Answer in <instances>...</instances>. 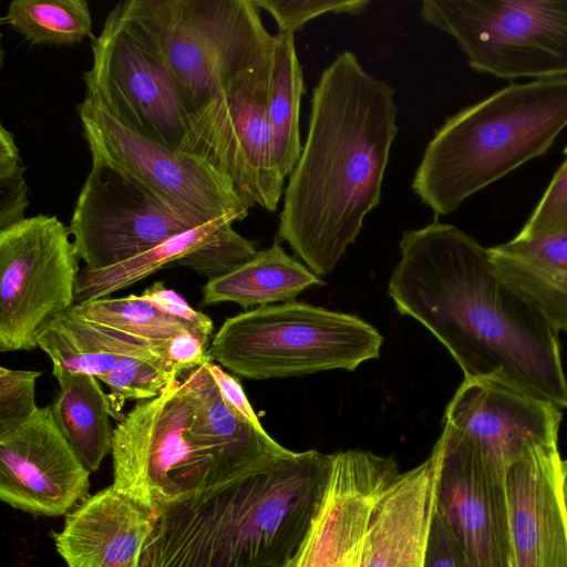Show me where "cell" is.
I'll use <instances>...</instances> for the list:
<instances>
[{
	"instance_id": "obj_30",
	"label": "cell",
	"mask_w": 567,
	"mask_h": 567,
	"mask_svg": "<svg viewBox=\"0 0 567 567\" xmlns=\"http://www.w3.org/2000/svg\"><path fill=\"white\" fill-rule=\"evenodd\" d=\"M564 234H567V155L516 238L536 239Z\"/></svg>"
},
{
	"instance_id": "obj_4",
	"label": "cell",
	"mask_w": 567,
	"mask_h": 567,
	"mask_svg": "<svg viewBox=\"0 0 567 567\" xmlns=\"http://www.w3.org/2000/svg\"><path fill=\"white\" fill-rule=\"evenodd\" d=\"M567 127V76L512 83L435 131L412 189L435 216L545 154Z\"/></svg>"
},
{
	"instance_id": "obj_35",
	"label": "cell",
	"mask_w": 567,
	"mask_h": 567,
	"mask_svg": "<svg viewBox=\"0 0 567 567\" xmlns=\"http://www.w3.org/2000/svg\"><path fill=\"white\" fill-rule=\"evenodd\" d=\"M226 405L240 419L258 429H264L237 378L227 373L209 359L205 362Z\"/></svg>"
},
{
	"instance_id": "obj_7",
	"label": "cell",
	"mask_w": 567,
	"mask_h": 567,
	"mask_svg": "<svg viewBox=\"0 0 567 567\" xmlns=\"http://www.w3.org/2000/svg\"><path fill=\"white\" fill-rule=\"evenodd\" d=\"M115 8L163 56L195 112L272 53L254 0H126Z\"/></svg>"
},
{
	"instance_id": "obj_19",
	"label": "cell",
	"mask_w": 567,
	"mask_h": 567,
	"mask_svg": "<svg viewBox=\"0 0 567 567\" xmlns=\"http://www.w3.org/2000/svg\"><path fill=\"white\" fill-rule=\"evenodd\" d=\"M155 522L156 513L111 484L66 514L53 538L68 567H141Z\"/></svg>"
},
{
	"instance_id": "obj_2",
	"label": "cell",
	"mask_w": 567,
	"mask_h": 567,
	"mask_svg": "<svg viewBox=\"0 0 567 567\" xmlns=\"http://www.w3.org/2000/svg\"><path fill=\"white\" fill-rule=\"evenodd\" d=\"M395 90L351 51L313 87L306 143L284 192L278 236L316 275L330 274L381 198L399 127Z\"/></svg>"
},
{
	"instance_id": "obj_12",
	"label": "cell",
	"mask_w": 567,
	"mask_h": 567,
	"mask_svg": "<svg viewBox=\"0 0 567 567\" xmlns=\"http://www.w3.org/2000/svg\"><path fill=\"white\" fill-rule=\"evenodd\" d=\"M70 229L39 214L0 230V351L38 348L40 328L75 303L79 255Z\"/></svg>"
},
{
	"instance_id": "obj_5",
	"label": "cell",
	"mask_w": 567,
	"mask_h": 567,
	"mask_svg": "<svg viewBox=\"0 0 567 567\" xmlns=\"http://www.w3.org/2000/svg\"><path fill=\"white\" fill-rule=\"evenodd\" d=\"M111 455L112 484L154 513L247 475L205 431L189 388L178 379L124 414Z\"/></svg>"
},
{
	"instance_id": "obj_29",
	"label": "cell",
	"mask_w": 567,
	"mask_h": 567,
	"mask_svg": "<svg viewBox=\"0 0 567 567\" xmlns=\"http://www.w3.org/2000/svg\"><path fill=\"white\" fill-rule=\"evenodd\" d=\"M19 147L13 134L0 125V230L24 218L29 206V186L24 178Z\"/></svg>"
},
{
	"instance_id": "obj_20",
	"label": "cell",
	"mask_w": 567,
	"mask_h": 567,
	"mask_svg": "<svg viewBox=\"0 0 567 567\" xmlns=\"http://www.w3.org/2000/svg\"><path fill=\"white\" fill-rule=\"evenodd\" d=\"M437 457L400 473L372 511L360 567H425L435 517Z\"/></svg>"
},
{
	"instance_id": "obj_36",
	"label": "cell",
	"mask_w": 567,
	"mask_h": 567,
	"mask_svg": "<svg viewBox=\"0 0 567 567\" xmlns=\"http://www.w3.org/2000/svg\"><path fill=\"white\" fill-rule=\"evenodd\" d=\"M425 567H467L440 520L434 517Z\"/></svg>"
},
{
	"instance_id": "obj_13",
	"label": "cell",
	"mask_w": 567,
	"mask_h": 567,
	"mask_svg": "<svg viewBox=\"0 0 567 567\" xmlns=\"http://www.w3.org/2000/svg\"><path fill=\"white\" fill-rule=\"evenodd\" d=\"M194 227L143 183L92 157L69 229L85 267L99 269L133 258Z\"/></svg>"
},
{
	"instance_id": "obj_37",
	"label": "cell",
	"mask_w": 567,
	"mask_h": 567,
	"mask_svg": "<svg viewBox=\"0 0 567 567\" xmlns=\"http://www.w3.org/2000/svg\"><path fill=\"white\" fill-rule=\"evenodd\" d=\"M563 489H564L565 504H566V508H567V473L566 472H563Z\"/></svg>"
},
{
	"instance_id": "obj_23",
	"label": "cell",
	"mask_w": 567,
	"mask_h": 567,
	"mask_svg": "<svg viewBox=\"0 0 567 567\" xmlns=\"http://www.w3.org/2000/svg\"><path fill=\"white\" fill-rule=\"evenodd\" d=\"M323 285L318 275L289 256L275 241L233 271L207 280L202 289V303L235 302L248 309L295 301L303 290Z\"/></svg>"
},
{
	"instance_id": "obj_31",
	"label": "cell",
	"mask_w": 567,
	"mask_h": 567,
	"mask_svg": "<svg viewBox=\"0 0 567 567\" xmlns=\"http://www.w3.org/2000/svg\"><path fill=\"white\" fill-rule=\"evenodd\" d=\"M276 21L279 32H296L310 20L327 13L360 14L369 0H254Z\"/></svg>"
},
{
	"instance_id": "obj_21",
	"label": "cell",
	"mask_w": 567,
	"mask_h": 567,
	"mask_svg": "<svg viewBox=\"0 0 567 567\" xmlns=\"http://www.w3.org/2000/svg\"><path fill=\"white\" fill-rule=\"evenodd\" d=\"M37 344L50 358L52 372L89 374L101 382L132 357L159 359L169 367L164 354L144 341L86 320L72 307L40 328Z\"/></svg>"
},
{
	"instance_id": "obj_11",
	"label": "cell",
	"mask_w": 567,
	"mask_h": 567,
	"mask_svg": "<svg viewBox=\"0 0 567 567\" xmlns=\"http://www.w3.org/2000/svg\"><path fill=\"white\" fill-rule=\"evenodd\" d=\"M78 113L91 157L143 183L192 225L225 216L247 217L250 207L229 178L200 157L134 132L91 99L84 97Z\"/></svg>"
},
{
	"instance_id": "obj_3",
	"label": "cell",
	"mask_w": 567,
	"mask_h": 567,
	"mask_svg": "<svg viewBox=\"0 0 567 567\" xmlns=\"http://www.w3.org/2000/svg\"><path fill=\"white\" fill-rule=\"evenodd\" d=\"M332 454L277 456L207 495L156 513L141 567H282L327 491Z\"/></svg>"
},
{
	"instance_id": "obj_8",
	"label": "cell",
	"mask_w": 567,
	"mask_h": 567,
	"mask_svg": "<svg viewBox=\"0 0 567 567\" xmlns=\"http://www.w3.org/2000/svg\"><path fill=\"white\" fill-rule=\"evenodd\" d=\"M421 19L451 35L477 72L567 76V1L423 0Z\"/></svg>"
},
{
	"instance_id": "obj_22",
	"label": "cell",
	"mask_w": 567,
	"mask_h": 567,
	"mask_svg": "<svg viewBox=\"0 0 567 567\" xmlns=\"http://www.w3.org/2000/svg\"><path fill=\"white\" fill-rule=\"evenodd\" d=\"M499 276L558 332H567V234L488 248Z\"/></svg>"
},
{
	"instance_id": "obj_32",
	"label": "cell",
	"mask_w": 567,
	"mask_h": 567,
	"mask_svg": "<svg viewBox=\"0 0 567 567\" xmlns=\"http://www.w3.org/2000/svg\"><path fill=\"white\" fill-rule=\"evenodd\" d=\"M41 375V371L0 367V434L23 424L38 411L35 385Z\"/></svg>"
},
{
	"instance_id": "obj_24",
	"label": "cell",
	"mask_w": 567,
	"mask_h": 567,
	"mask_svg": "<svg viewBox=\"0 0 567 567\" xmlns=\"http://www.w3.org/2000/svg\"><path fill=\"white\" fill-rule=\"evenodd\" d=\"M60 389L50 404L54 421L83 465L95 472L112 451L113 432L107 394L95 377L53 371Z\"/></svg>"
},
{
	"instance_id": "obj_1",
	"label": "cell",
	"mask_w": 567,
	"mask_h": 567,
	"mask_svg": "<svg viewBox=\"0 0 567 567\" xmlns=\"http://www.w3.org/2000/svg\"><path fill=\"white\" fill-rule=\"evenodd\" d=\"M388 284L396 310L450 351L465 379H492L567 408L557 331L496 271L488 248L434 220L403 233Z\"/></svg>"
},
{
	"instance_id": "obj_16",
	"label": "cell",
	"mask_w": 567,
	"mask_h": 567,
	"mask_svg": "<svg viewBox=\"0 0 567 567\" xmlns=\"http://www.w3.org/2000/svg\"><path fill=\"white\" fill-rule=\"evenodd\" d=\"M399 474L393 457L361 450L332 454L320 508L300 547L282 567H360L374 505Z\"/></svg>"
},
{
	"instance_id": "obj_27",
	"label": "cell",
	"mask_w": 567,
	"mask_h": 567,
	"mask_svg": "<svg viewBox=\"0 0 567 567\" xmlns=\"http://www.w3.org/2000/svg\"><path fill=\"white\" fill-rule=\"evenodd\" d=\"M1 23L32 45H71L95 39L85 0H12Z\"/></svg>"
},
{
	"instance_id": "obj_40",
	"label": "cell",
	"mask_w": 567,
	"mask_h": 567,
	"mask_svg": "<svg viewBox=\"0 0 567 567\" xmlns=\"http://www.w3.org/2000/svg\"><path fill=\"white\" fill-rule=\"evenodd\" d=\"M267 567V566H266Z\"/></svg>"
},
{
	"instance_id": "obj_33",
	"label": "cell",
	"mask_w": 567,
	"mask_h": 567,
	"mask_svg": "<svg viewBox=\"0 0 567 567\" xmlns=\"http://www.w3.org/2000/svg\"><path fill=\"white\" fill-rule=\"evenodd\" d=\"M138 296L162 312L192 326L205 337L209 338L212 336L214 330L212 319L205 313L192 308L179 293L167 288L163 281L154 282Z\"/></svg>"
},
{
	"instance_id": "obj_6",
	"label": "cell",
	"mask_w": 567,
	"mask_h": 567,
	"mask_svg": "<svg viewBox=\"0 0 567 567\" xmlns=\"http://www.w3.org/2000/svg\"><path fill=\"white\" fill-rule=\"evenodd\" d=\"M382 343L381 333L354 315L290 301L227 318L208 354L240 378L266 380L353 371L379 358Z\"/></svg>"
},
{
	"instance_id": "obj_17",
	"label": "cell",
	"mask_w": 567,
	"mask_h": 567,
	"mask_svg": "<svg viewBox=\"0 0 567 567\" xmlns=\"http://www.w3.org/2000/svg\"><path fill=\"white\" fill-rule=\"evenodd\" d=\"M560 410L492 379H465L449 403L444 423L467 434L487 467L505 480L527 452L557 445Z\"/></svg>"
},
{
	"instance_id": "obj_28",
	"label": "cell",
	"mask_w": 567,
	"mask_h": 567,
	"mask_svg": "<svg viewBox=\"0 0 567 567\" xmlns=\"http://www.w3.org/2000/svg\"><path fill=\"white\" fill-rule=\"evenodd\" d=\"M72 308L86 320L144 341L164 357L167 341L179 333L194 332L209 340L192 326L162 312L138 295L105 297L75 303Z\"/></svg>"
},
{
	"instance_id": "obj_38",
	"label": "cell",
	"mask_w": 567,
	"mask_h": 567,
	"mask_svg": "<svg viewBox=\"0 0 567 567\" xmlns=\"http://www.w3.org/2000/svg\"><path fill=\"white\" fill-rule=\"evenodd\" d=\"M563 472L567 473V460L563 461Z\"/></svg>"
},
{
	"instance_id": "obj_15",
	"label": "cell",
	"mask_w": 567,
	"mask_h": 567,
	"mask_svg": "<svg viewBox=\"0 0 567 567\" xmlns=\"http://www.w3.org/2000/svg\"><path fill=\"white\" fill-rule=\"evenodd\" d=\"M90 474L59 430L50 405L0 434V498L16 509L34 516L66 515L87 497Z\"/></svg>"
},
{
	"instance_id": "obj_10",
	"label": "cell",
	"mask_w": 567,
	"mask_h": 567,
	"mask_svg": "<svg viewBox=\"0 0 567 567\" xmlns=\"http://www.w3.org/2000/svg\"><path fill=\"white\" fill-rule=\"evenodd\" d=\"M272 53L234 78L192 116L182 152L229 178L249 206L275 212L285 178L269 117Z\"/></svg>"
},
{
	"instance_id": "obj_39",
	"label": "cell",
	"mask_w": 567,
	"mask_h": 567,
	"mask_svg": "<svg viewBox=\"0 0 567 567\" xmlns=\"http://www.w3.org/2000/svg\"><path fill=\"white\" fill-rule=\"evenodd\" d=\"M564 154L567 155V145L566 147L564 148Z\"/></svg>"
},
{
	"instance_id": "obj_14",
	"label": "cell",
	"mask_w": 567,
	"mask_h": 567,
	"mask_svg": "<svg viewBox=\"0 0 567 567\" xmlns=\"http://www.w3.org/2000/svg\"><path fill=\"white\" fill-rule=\"evenodd\" d=\"M437 457L435 517L467 567H514L505 480L486 465L476 443L444 423Z\"/></svg>"
},
{
	"instance_id": "obj_34",
	"label": "cell",
	"mask_w": 567,
	"mask_h": 567,
	"mask_svg": "<svg viewBox=\"0 0 567 567\" xmlns=\"http://www.w3.org/2000/svg\"><path fill=\"white\" fill-rule=\"evenodd\" d=\"M208 341L194 332L179 333L169 339L165 357L173 373L178 377L212 359L207 349Z\"/></svg>"
},
{
	"instance_id": "obj_26",
	"label": "cell",
	"mask_w": 567,
	"mask_h": 567,
	"mask_svg": "<svg viewBox=\"0 0 567 567\" xmlns=\"http://www.w3.org/2000/svg\"><path fill=\"white\" fill-rule=\"evenodd\" d=\"M306 92L293 32H278L272 40V71L269 91V117L275 155L284 178L290 176L302 151L299 117Z\"/></svg>"
},
{
	"instance_id": "obj_25",
	"label": "cell",
	"mask_w": 567,
	"mask_h": 567,
	"mask_svg": "<svg viewBox=\"0 0 567 567\" xmlns=\"http://www.w3.org/2000/svg\"><path fill=\"white\" fill-rule=\"evenodd\" d=\"M235 221H239L235 216L220 217L177 234L120 264L99 269L84 266L76 281L75 303L109 297L161 269L178 266L184 258L205 246Z\"/></svg>"
},
{
	"instance_id": "obj_9",
	"label": "cell",
	"mask_w": 567,
	"mask_h": 567,
	"mask_svg": "<svg viewBox=\"0 0 567 567\" xmlns=\"http://www.w3.org/2000/svg\"><path fill=\"white\" fill-rule=\"evenodd\" d=\"M91 48L85 97L134 132L181 151L195 109L163 56L115 7Z\"/></svg>"
},
{
	"instance_id": "obj_18",
	"label": "cell",
	"mask_w": 567,
	"mask_h": 567,
	"mask_svg": "<svg viewBox=\"0 0 567 567\" xmlns=\"http://www.w3.org/2000/svg\"><path fill=\"white\" fill-rule=\"evenodd\" d=\"M514 567H567V508L557 445L530 450L505 475Z\"/></svg>"
}]
</instances>
